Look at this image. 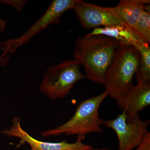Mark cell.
<instances>
[{"instance_id":"5b68a950","label":"cell","mask_w":150,"mask_h":150,"mask_svg":"<svg viewBox=\"0 0 150 150\" xmlns=\"http://www.w3.org/2000/svg\"><path fill=\"white\" fill-rule=\"evenodd\" d=\"M76 0H54L42 16L26 32L17 38L2 42L0 48L4 53H13L28 43L36 34L53 24H59L61 17L65 12L73 9Z\"/></svg>"},{"instance_id":"2e32d148","label":"cell","mask_w":150,"mask_h":150,"mask_svg":"<svg viewBox=\"0 0 150 150\" xmlns=\"http://www.w3.org/2000/svg\"><path fill=\"white\" fill-rule=\"evenodd\" d=\"M6 26V22L0 18V30L1 32H4Z\"/></svg>"},{"instance_id":"8fae6325","label":"cell","mask_w":150,"mask_h":150,"mask_svg":"<svg viewBox=\"0 0 150 150\" xmlns=\"http://www.w3.org/2000/svg\"><path fill=\"white\" fill-rule=\"evenodd\" d=\"M89 35H104L118 40L120 43L134 45L140 40L135 35L132 29L125 24H120L94 28Z\"/></svg>"},{"instance_id":"3957f363","label":"cell","mask_w":150,"mask_h":150,"mask_svg":"<svg viewBox=\"0 0 150 150\" xmlns=\"http://www.w3.org/2000/svg\"><path fill=\"white\" fill-rule=\"evenodd\" d=\"M108 96L106 90L102 93L81 101L75 114L64 124L54 129L42 131L43 137L58 136L62 134L67 136L76 135L83 140L89 133H102L100 125L103 120L99 117V108L105 98Z\"/></svg>"},{"instance_id":"5bb4252c","label":"cell","mask_w":150,"mask_h":150,"mask_svg":"<svg viewBox=\"0 0 150 150\" xmlns=\"http://www.w3.org/2000/svg\"><path fill=\"white\" fill-rule=\"evenodd\" d=\"M1 2L6 5H8L16 9L18 11H21L24 6L26 1H11V0H4L0 1Z\"/></svg>"},{"instance_id":"8992f818","label":"cell","mask_w":150,"mask_h":150,"mask_svg":"<svg viewBox=\"0 0 150 150\" xmlns=\"http://www.w3.org/2000/svg\"><path fill=\"white\" fill-rule=\"evenodd\" d=\"M126 112L118 115L113 120H103V124L115 131L118 140V150H132L137 148L148 132L149 120H142L138 114L127 121Z\"/></svg>"},{"instance_id":"4fadbf2b","label":"cell","mask_w":150,"mask_h":150,"mask_svg":"<svg viewBox=\"0 0 150 150\" xmlns=\"http://www.w3.org/2000/svg\"><path fill=\"white\" fill-rule=\"evenodd\" d=\"M131 29L139 40L150 44V13L144 10L137 23Z\"/></svg>"},{"instance_id":"9c48e42d","label":"cell","mask_w":150,"mask_h":150,"mask_svg":"<svg viewBox=\"0 0 150 150\" xmlns=\"http://www.w3.org/2000/svg\"><path fill=\"white\" fill-rule=\"evenodd\" d=\"M117 103L119 108L126 112L127 121H131L150 104V85L137 83L124 98Z\"/></svg>"},{"instance_id":"ba28073f","label":"cell","mask_w":150,"mask_h":150,"mask_svg":"<svg viewBox=\"0 0 150 150\" xmlns=\"http://www.w3.org/2000/svg\"><path fill=\"white\" fill-rule=\"evenodd\" d=\"M21 119L16 117L13 119L11 126L4 129L2 134L7 137H15L20 139V146L27 143L30 146V150H86L92 147L85 144L83 140L77 138L74 143H69L64 141L60 142H48L39 141L31 137L25 131L21 126Z\"/></svg>"},{"instance_id":"30bf717a","label":"cell","mask_w":150,"mask_h":150,"mask_svg":"<svg viewBox=\"0 0 150 150\" xmlns=\"http://www.w3.org/2000/svg\"><path fill=\"white\" fill-rule=\"evenodd\" d=\"M150 3L149 0H121L114 7L122 21L131 29L144 10L145 5Z\"/></svg>"},{"instance_id":"52a82bcc","label":"cell","mask_w":150,"mask_h":150,"mask_svg":"<svg viewBox=\"0 0 150 150\" xmlns=\"http://www.w3.org/2000/svg\"><path fill=\"white\" fill-rule=\"evenodd\" d=\"M73 9L85 29L125 24L118 15L115 7H103L82 0H76Z\"/></svg>"},{"instance_id":"e0dca14e","label":"cell","mask_w":150,"mask_h":150,"mask_svg":"<svg viewBox=\"0 0 150 150\" xmlns=\"http://www.w3.org/2000/svg\"><path fill=\"white\" fill-rule=\"evenodd\" d=\"M86 150H111V149H106V148H103V149H94L93 147L90 148V149H88Z\"/></svg>"},{"instance_id":"6da1fadb","label":"cell","mask_w":150,"mask_h":150,"mask_svg":"<svg viewBox=\"0 0 150 150\" xmlns=\"http://www.w3.org/2000/svg\"><path fill=\"white\" fill-rule=\"evenodd\" d=\"M119 44L118 40L104 35L80 36L75 42L74 60L84 67L86 79L103 84Z\"/></svg>"},{"instance_id":"9a60e30c","label":"cell","mask_w":150,"mask_h":150,"mask_svg":"<svg viewBox=\"0 0 150 150\" xmlns=\"http://www.w3.org/2000/svg\"><path fill=\"white\" fill-rule=\"evenodd\" d=\"M136 150H150V133L148 132Z\"/></svg>"},{"instance_id":"7c38bea8","label":"cell","mask_w":150,"mask_h":150,"mask_svg":"<svg viewBox=\"0 0 150 150\" xmlns=\"http://www.w3.org/2000/svg\"><path fill=\"white\" fill-rule=\"evenodd\" d=\"M150 44L139 40L133 46L139 51L140 56L139 67L136 73L138 83L150 85Z\"/></svg>"},{"instance_id":"7a4b0ae2","label":"cell","mask_w":150,"mask_h":150,"mask_svg":"<svg viewBox=\"0 0 150 150\" xmlns=\"http://www.w3.org/2000/svg\"><path fill=\"white\" fill-rule=\"evenodd\" d=\"M140 59L139 53L134 46L120 43L103 82L108 96L117 102L124 98L134 86L133 79Z\"/></svg>"},{"instance_id":"277c9868","label":"cell","mask_w":150,"mask_h":150,"mask_svg":"<svg viewBox=\"0 0 150 150\" xmlns=\"http://www.w3.org/2000/svg\"><path fill=\"white\" fill-rule=\"evenodd\" d=\"M80 67L74 59L50 66L40 84V92L51 99L65 97L78 81L86 79Z\"/></svg>"}]
</instances>
